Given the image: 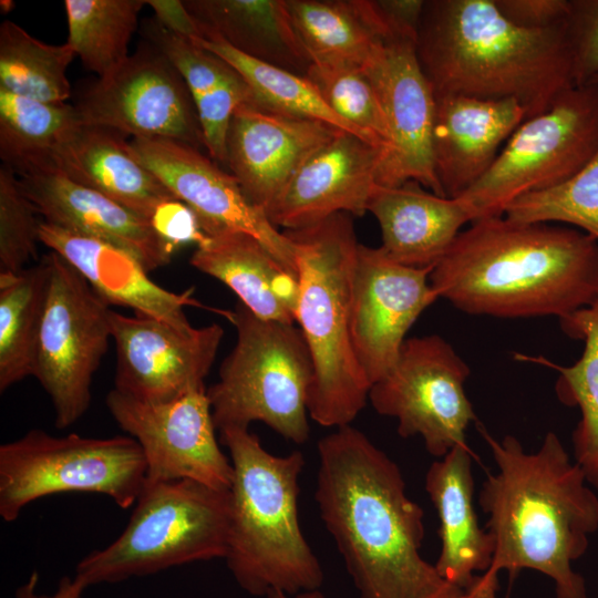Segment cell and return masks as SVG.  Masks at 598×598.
<instances>
[{
	"label": "cell",
	"mask_w": 598,
	"mask_h": 598,
	"mask_svg": "<svg viewBox=\"0 0 598 598\" xmlns=\"http://www.w3.org/2000/svg\"><path fill=\"white\" fill-rule=\"evenodd\" d=\"M315 498L360 598H457L420 549L424 512L398 464L360 430L338 427L318 443Z\"/></svg>",
	"instance_id": "1"
},
{
	"label": "cell",
	"mask_w": 598,
	"mask_h": 598,
	"mask_svg": "<svg viewBox=\"0 0 598 598\" xmlns=\"http://www.w3.org/2000/svg\"><path fill=\"white\" fill-rule=\"evenodd\" d=\"M430 282L465 313L561 319L598 298V240L559 224L478 219L457 235Z\"/></svg>",
	"instance_id": "2"
},
{
	"label": "cell",
	"mask_w": 598,
	"mask_h": 598,
	"mask_svg": "<svg viewBox=\"0 0 598 598\" xmlns=\"http://www.w3.org/2000/svg\"><path fill=\"white\" fill-rule=\"evenodd\" d=\"M478 431L497 467L478 496L494 545L489 568L506 570L511 580L533 569L553 580L556 598H588L573 563L598 529V497L582 470L554 432L526 452L513 435L498 440L480 423Z\"/></svg>",
	"instance_id": "3"
},
{
	"label": "cell",
	"mask_w": 598,
	"mask_h": 598,
	"mask_svg": "<svg viewBox=\"0 0 598 598\" xmlns=\"http://www.w3.org/2000/svg\"><path fill=\"white\" fill-rule=\"evenodd\" d=\"M416 53L435 96L514 99L526 120L576 85L567 21L524 28L495 0L425 1Z\"/></svg>",
	"instance_id": "4"
},
{
	"label": "cell",
	"mask_w": 598,
	"mask_h": 598,
	"mask_svg": "<svg viewBox=\"0 0 598 598\" xmlns=\"http://www.w3.org/2000/svg\"><path fill=\"white\" fill-rule=\"evenodd\" d=\"M234 468L227 567L252 596L319 589L321 565L306 540L298 514L301 452L270 454L248 429L219 430Z\"/></svg>",
	"instance_id": "5"
},
{
	"label": "cell",
	"mask_w": 598,
	"mask_h": 598,
	"mask_svg": "<svg viewBox=\"0 0 598 598\" xmlns=\"http://www.w3.org/2000/svg\"><path fill=\"white\" fill-rule=\"evenodd\" d=\"M283 233L296 247V323L313 367L309 416L326 427L349 425L365 406L371 388L350 336L351 286L359 246L351 215L339 213Z\"/></svg>",
	"instance_id": "6"
},
{
	"label": "cell",
	"mask_w": 598,
	"mask_h": 598,
	"mask_svg": "<svg viewBox=\"0 0 598 598\" xmlns=\"http://www.w3.org/2000/svg\"><path fill=\"white\" fill-rule=\"evenodd\" d=\"M223 316L237 338L218 381L206 390L216 429L262 422L287 441L306 443L313 367L301 330L261 319L239 301Z\"/></svg>",
	"instance_id": "7"
},
{
	"label": "cell",
	"mask_w": 598,
	"mask_h": 598,
	"mask_svg": "<svg viewBox=\"0 0 598 598\" xmlns=\"http://www.w3.org/2000/svg\"><path fill=\"white\" fill-rule=\"evenodd\" d=\"M230 512L229 489L190 480H145L121 535L83 557L74 576L89 587L225 558Z\"/></svg>",
	"instance_id": "8"
},
{
	"label": "cell",
	"mask_w": 598,
	"mask_h": 598,
	"mask_svg": "<svg viewBox=\"0 0 598 598\" xmlns=\"http://www.w3.org/2000/svg\"><path fill=\"white\" fill-rule=\"evenodd\" d=\"M145 480V458L131 436H53L33 429L0 446V516L14 522L33 501L69 492L103 494L128 508Z\"/></svg>",
	"instance_id": "9"
},
{
	"label": "cell",
	"mask_w": 598,
	"mask_h": 598,
	"mask_svg": "<svg viewBox=\"0 0 598 598\" xmlns=\"http://www.w3.org/2000/svg\"><path fill=\"white\" fill-rule=\"evenodd\" d=\"M597 152L598 83L588 82L566 90L546 111L525 120L488 172L460 197L473 207V221L499 217L519 196L577 174Z\"/></svg>",
	"instance_id": "10"
},
{
	"label": "cell",
	"mask_w": 598,
	"mask_h": 598,
	"mask_svg": "<svg viewBox=\"0 0 598 598\" xmlns=\"http://www.w3.org/2000/svg\"><path fill=\"white\" fill-rule=\"evenodd\" d=\"M45 256L50 281L34 378L52 402L55 427L66 429L90 406L92 380L112 339V309L64 258Z\"/></svg>",
	"instance_id": "11"
},
{
	"label": "cell",
	"mask_w": 598,
	"mask_h": 598,
	"mask_svg": "<svg viewBox=\"0 0 598 598\" xmlns=\"http://www.w3.org/2000/svg\"><path fill=\"white\" fill-rule=\"evenodd\" d=\"M470 367L439 334L404 341L392 369L369 391L377 413L394 417L402 437L420 436L441 458L467 444L465 433L476 414L464 384Z\"/></svg>",
	"instance_id": "12"
},
{
	"label": "cell",
	"mask_w": 598,
	"mask_h": 598,
	"mask_svg": "<svg viewBox=\"0 0 598 598\" xmlns=\"http://www.w3.org/2000/svg\"><path fill=\"white\" fill-rule=\"evenodd\" d=\"M85 125L123 135L205 147L197 112L179 71L147 40L111 75L99 78L74 105Z\"/></svg>",
	"instance_id": "13"
},
{
	"label": "cell",
	"mask_w": 598,
	"mask_h": 598,
	"mask_svg": "<svg viewBox=\"0 0 598 598\" xmlns=\"http://www.w3.org/2000/svg\"><path fill=\"white\" fill-rule=\"evenodd\" d=\"M206 390L161 403L143 402L115 389L109 392L110 414L143 452L146 481L190 480L230 489L234 468L218 445Z\"/></svg>",
	"instance_id": "14"
},
{
	"label": "cell",
	"mask_w": 598,
	"mask_h": 598,
	"mask_svg": "<svg viewBox=\"0 0 598 598\" xmlns=\"http://www.w3.org/2000/svg\"><path fill=\"white\" fill-rule=\"evenodd\" d=\"M128 144L135 157L195 213L206 236L247 233L297 274L293 243L248 200L231 173L198 148L175 140L133 137Z\"/></svg>",
	"instance_id": "15"
},
{
	"label": "cell",
	"mask_w": 598,
	"mask_h": 598,
	"mask_svg": "<svg viewBox=\"0 0 598 598\" xmlns=\"http://www.w3.org/2000/svg\"><path fill=\"white\" fill-rule=\"evenodd\" d=\"M362 66L377 91L390 133L378 185L393 187L415 181L445 196L433 159L435 95L419 62L416 39H383Z\"/></svg>",
	"instance_id": "16"
},
{
	"label": "cell",
	"mask_w": 598,
	"mask_h": 598,
	"mask_svg": "<svg viewBox=\"0 0 598 598\" xmlns=\"http://www.w3.org/2000/svg\"><path fill=\"white\" fill-rule=\"evenodd\" d=\"M430 268L390 259L381 247L359 244L350 300V336L355 358L372 385L394 365L405 336L437 298Z\"/></svg>",
	"instance_id": "17"
},
{
	"label": "cell",
	"mask_w": 598,
	"mask_h": 598,
	"mask_svg": "<svg viewBox=\"0 0 598 598\" xmlns=\"http://www.w3.org/2000/svg\"><path fill=\"white\" fill-rule=\"evenodd\" d=\"M116 350L115 390L161 403L205 389L224 329L212 323L181 330L158 319L111 310Z\"/></svg>",
	"instance_id": "18"
},
{
	"label": "cell",
	"mask_w": 598,
	"mask_h": 598,
	"mask_svg": "<svg viewBox=\"0 0 598 598\" xmlns=\"http://www.w3.org/2000/svg\"><path fill=\"white\" fill-rule=\"evenodd\" d=\"M340 132L320 121L245 103L229 124L226 164L248 200L267 214L303 163Z\"/></svg>",
	"instance_id": "19"
},
{
	"label": "cell",
	"mask_w": 598,
	"mask_h": 598,
	"mask_svg": "<svg viewBox=\"0 0 598 598\" xmlns=\"http://www.w3.org/2000/svg\"><path fill=\"white\" fill-rule=\"evenodd\" d=\"M385 148L340 132L312 154L267 212L272 225L296 230L332 215L363 216L378 185Z\"/></svg>",
	"instance_id": "20"
},
{
	"label": "cell",
	"mask_w": 598,
	"mask_h": 598,
	"mask_svg": "<svg viewBox=\"0 0 598 598\" xmlns=\"http://www.w3.org/2000/svg\"><path fill=\"white\" fill-rule=\"evenodd\" d=\"M435 102L434 168L445 196L456 198L488 172L526 112L514 99L447 94Z\"/></svg>",
	"instance_id": "21"
},
{
	"label": "cell",
	"mask_w": 598,
	"mask_h": 598,
	"mask_svg": "<svg viewBox=\"0 0 598 598\" xmlns=\"http://www.w3.org/2000/svg\"><path fill=\"white\" fill-rule=\"evenodd\" d=\"M39 240L78 270L109 305L130 308L135 315L181 330L194 328L185 307L205 308L194 298L193 288L176 293L155 283L140 259L118 246L44 220L40 224Z\"/></svg>",
	"instance_id": "22"
},
{
	"label": "cell",
	"mask_w": 598,
	"mask_h": 598,
	"mask_svg": "<svg viewBox=\"0 0 598 598\" xmlns=\"http://www.w3.org/2000/svg\"><path fill=\"white\" fill-rule=\"evenodd\" d=\"M19 179L44 221L118 246L137 257L148 272L172 260L175 251L154 231L148 219L105 195L56 172Z\"/></svg>",
	"instance_id": "23"
},
{
	"label": "cell",
	"mask_w": 598,
	"mask_h": 598,
	"mask_svg": "<svg viewBox=\"0 0 598 598\" xmlns=\"http://www.w3.org/2000/svg\"><path fill=\"white\" fill-rule=\"evenodd\" d=\"M380 225L384 254L395 262L433 269L461 233L474 220L470 203L440 196L415 181L377 185L368 205Z\"/></svg>",
	"instance_id": "24"
},
{
	"label": "cell",
	"mask_w": 598,
	"mask_h": 598,
	"mask_svg": "<svg viewBox=\"0 0 598 598\" xmlns=\"http://www.w3.org/2000/svg\"><path fill=\"white\" fill-rule=\"evenodd\" d=\"M473 458L467 444L458 445L434 461L425 475V491L440 522L441 549L434 566L443 579L462 589L476 573L491 567L494 553L474 507Z\"/></svg>",
	"instance_id": "25"
},
{
	"label": "cell",
	"mask_w": 598,
	"mask_h": 598,
	"mask_svg": "<svg viewBox=\"0 0 598 598\" xmlns=\"http://www.w3.org/2000/svg\"><path fill=\"white\" fill-rule=\"evenodd\" d=\"M189 264L233 290L261 319L296 323L298 276L243 231L206 236Z\"/></svg>",
	"instance_id": "26"
},
{
	"label": "cell",
	"mask_w": 598,
	"mask_h": 598,
	"mask_svg": "<svg viewBox=\"0 0 598 598\" xmlns=\"http://www.w3.org/2000/svg\"><path fill=\"white\" fill-rule=\"evenodd\" d=\"M125 135L83 124L60 148L52 172L148 219L175 196L133 154Z\"/></svg>",
	"instance_id": "27"
},
{
	"label": "cell",
	"mask_w": 598,
	"mask_h": 598,
	"mask_svg": "<svg viewBox=\"0 0 598 598\" xmlns=\"http://www.w3.org/2000/svg\"><path fill=\"white\" fill-rule=\"evenodd\" d=\"M202 34H214L238 52L305 75L311 60L286 0H185Z\"/></svg>",
	"instance_id": "28"
},
{
	"label": "cell",
	"mask_w": 598,
	"mask_h": 598,
	"mask_svg": "<svg viewBox=\"0 0 598 598\" xmlns=\"http://www.w3.org/2000/svg\"><path fill=\"white\" fill-rule=\"evenodd\" d=\"M145 31L148 41L166 54L185 80L210 158L226 163L233 115L240 105L256 103L250 86L220 56L167 31L156 20L150 22Z\"/></svg>",
	"instance_id": "29"
},
{
	"label": "cell",
	"mask_w": 598,
	"mask_h": 598,
	"mask_svg": "<svg viewBox=\"0 0 598 598\" xmlns=\"http://www.w3.org/2000/svg\"><path fill=\"white\" fill-rule=\"evenodd\" d=\"M311 62L363 65L389 33L374 0H286Z\"/></svg>",
	"instance_id": "30"
},
{
	"label": "cell",
	"mask_w": 598,
	"mask_h": 598,
	"mask_svg": "<svg viewBox=\"0 0 598 598\" xmlns=\"http://www.w3.org/2000/svg\"><path fill=\"white\" fill-rule=\"evenodd\" d=\"M82 125L74 105L0 87V157L19 177L52 172L60 148Z\"/></svg>",
	"instance_id": "31"
},
{
	"label": "cell",
	"mask_w": 598,
	"mask_h": 598,
	"mask_svg": "<svg viewBox=\"0 0 598 598\" xmlns=\"http://www.w3.org/2000/svg\"><path fill=\"white\" fill-rule=\"evenodd\" d=\"M50 281L47 256L19 272H0V391L34 377Z\"/></svg>",
	"instance_id": "32"
},
{
	"label": "cell",
	"mask_w": 598,
	"mask_h": 598,
	"mask_svg": "<svg viewBox=\"0 0 598 598\" xmlns=\"http://www.w3.org/2000/svg\"><path fill=\"white\" fill-rule=\"evenodd\" d=\"M559 320L566 336L582 341L580 358L567 367L542 358L534 361L558 372L555 383L558 400L579 409L580 420L573 432L575 462L587 482L598 488V298Z\"/></svg>",
	"instance_id": "33"
},
{
	"label": "cell",
	"mask_w": 598,
	"mask_h": 598,
	"mask_svg": "<svg viewBox=\"0 0 598 598\" xmlns=\"http://www.w3.org/2000/svg\"><path fill=\"white\" fill-rule=\"evenodd\" d=\"M145 0H65L68 41L83 66L105 78L130 56Z\"/></svg>",
	"instance_id": "34"
},
{
	"label": "cell",
	"mask_w": 598,
	"mask_h": 598,
	"mask_svg": "<svg viewBox=\"0 0 598 598\" xmlns=\"http://www.w3.org/2000/svg\"><path fill=\"white\" fill-rule=\"evenodd\" d=\"M194 43L236 69L250 86L256 103L288 115L327 123L374 144L331 110L305 75L245 55L214 34H204Z\"/></svg>",
	"instance_id": "35"
},
{
	"label": "cell",
	"mask_w": 598,
	"mask_h": 598,
	"mask_svg": "<svg viewBox=\"0 0 598 598\" xmlns=\"http://www.w3.org/2000/svg\"><path fill=\"white\" fill-rule=\"evenodd\" d=\"M75 56L65 42L44 43L17 23L0 25V87L47 103H66L71 84L66 70Z\"/></svg>",
	"instance_id": "36"
},
{
	"label": "cell",
	"mask_w": 598,
	"mask_h": 598,
	"mask_svg": "<svg viewBox=\"0 0 598 598\" xmlns=\"http://www.w3.org/2000/svg\"><path fill=\"white\" fill-rule=\"evenodd\" d=\"M504 216L520 223L564 224L598 240V152L567 181L513 200Z\"/></svg>",
	"instance_id": "37"
},
{
	"label": "cell",
	"mask_w": 598,
	"mask_h": 598,
	"mask_svg": "<svg viewBox=\"0 0 598 598\" xmlns=\"http://www.w3.org/2000/svg\"><path fill=\"white\" fill-rule=\"evenodd\" d=\"M305 76L331 110L388 153L390 133L386 120L363 66L311 62Z\"/></svg>",
	"instance_id": "38"
},
{
	"label": "cell",
	"mask_w": 598,
	"mask_h": 598,
	"mask_svg": "<svg viewBox=\"0 0 598 598\" xmlns=\"http://www.w3.org/2000/svg\"><path fill=\"white\" fill-rule=\"evenodd\" d=\"M24 194L19 176L8 166L0 168V272H19L38 258L42 220Z\"/></svg>",
	"instance_id": "39"
},
{
	"label": "cell",
	"mask_w": 598,
	"mask_h": 598,
	"mask_svg": "<svg viewBox=\"0 0 598 598\" xmlns=\"http://www.w3.org/2000/svg\"><path fill=\"white\" fill-rule=\"evenodd\" d=\"M567 29L576 85L598 75V0H569Z\"/></svg>",
	"instance_id": "40"
},
{
	"label": "cell",
	"mask_w": 598,
	"mask_h": 598,
	"mask_svg": "<svg viewBox=\"0 0 598 598\" xmlns=\"http://www.w3.org/2000/svg\"><path fill=\"white\" fill-rule=\"evenodd\" d=\"M150 221L154 231L174 251L192 243L198 246L206 238L195 213L178 199L159 204Z\"/></svg>",
	"instance_id": "41"
},
{
	"label": "cell",
	"mask_w": 598,
	"mask_h": 598,
	"mask_svg": "<svg viewBox=\"0 0 598 598\" xmlns=\"http://www.w3.org/2000/svg\"><path fill=\"white\" fill-rule=\"evenodd\" d=\"M512 22L528 29H547L564 24L569 14V0H495Z\"/></svg>",
	"instance_id": "42"
},
{
	"label": "cell",
	"mask_w": 598,
	"mask_h": 598,
	"mask_svg": "<svg viewBox=\"0 0 598 598\" xmlns=\"http://www.w3.org/2000/svg\"><path fill=\"white\" fill-rule=\"evenodd\" d=\"M156 22L167 31L195 42L203 38L200 28L181 0H146Z\"/></svg>",
	"instance_id": "43"
},
{
	"label": "cell",
	"mask_w": 598,
	"mask_h": 598,
	"mask_svg": "<svg viewBox=\"0 0 598 598\" xmlns=\"http://www.w3.org/2000/svg\"><path fill=\"white\" fill-rule=\"evenodd\" d=\"M39 575L33 571L29 578L21 584L16 592L14 598H82L84 590L87 588L75 576H64L60 579L55 590L52 594L38 592Z\"/></svg>",
	"instance_id": "44"
},
{
	"label": "cell",
	"mask_w": 598,
	"mask_h": 598,
	"mask_svg": "<svg viewBox=\"0 0 598 598\" xmlns=\"http://www.w3.org/2000/svg\"><path fill=\"white\" fill-rule=\"evenodd\" d=\"M498 571L488 568L477 575L457 598H498Z\"/></svg>",
	"instance_id": "45"
},
{
	"label": "cell",
	"mask_w": 598,
	"mask_h": 598,
	"mask_svg": "<svg viewBox=\"0 0 598 598\" xmlns=\"http://www.w3.org/2000/svg\"><path fill=\"white\" fill-rule=\"evenodd\" d=\"M266 598H324L319 589L306 590L295 595H288L280 590H271Z\"/></svg>",
	"instance_id": "46"
},
{
	"label": "cell",
	"mask_w": 598,
	"mask_h": 598,
	"mask_svg": "<svg viewBox=\"0 0 598 598\" xmlns=\"http://www.w3.org/2000/svg\"><path fill=\"white\" fill-rule=\"evenodd\" d=\"M589 82H595V83H598V75L595 76L594 79H591Z\"/></svg>",
	"instance_id": "47"
}]
</instances>
